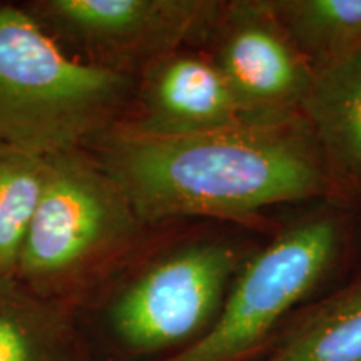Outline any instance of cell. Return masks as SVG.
Wrapping results in <instances>:
<instances>
[{
  "label": "cell",
  "mask_w": 361,
  "mask_h": 361,
  "mask_svg": "<svg viewBox=\"0 0 361 361\" xmlns=\"http://www.w3.org/2000/svg\"><path fill=\"white\" fill-rule=\"evenodd\" d=\"M87 149L152 228L211 221L271 234L279 209L329 200L322 151L303 116L174 137L114 128Z\"/></svg>",
  "instance_id": "6da1fadb"
},
{
  "label": "cell",
  "mask_w": 361,
  "mask_h": 361,
  "mask_svg": "<svg viewBox=\"0 0 361 361\" xmlns=\"http://www.w3.org/2000/svg\"><path fill=\"white\" fill-rule=\"evenodd\" d=\"M174 224L159 226L87 305L96 308L107 361H157L204 336L239 271L269 236L211 221Z\"/></svg>",
  "instance_id": "7a4b0ae2"
},
{
  "label": "cell",
  "mask_w": 361,
  "mask_h": 361,
  "mask_svg": "<svg viewBox=\"0 0 361 361\" xmlns=\"http://www.w3.org/2000/svg\"><path fill=\"white\" fill-rule=\"evenodd\" d=\"M157 228L139 218L92 151L61 152L47 157L45 188L16 278L47 300L80 310L129 264Z\"/></svg>",
  "instance_id": "3957f363"
},
{
  "label": "cell",
  "mask_w": 361,
  "mask_h": 361,
  "mask_svg": "<svg viewBox=\"0 0 361 361\" xmlns=\"http://www.w3.org/2000/svg\"><path fill=\"white\" fill-rule=\"evenodd\" d=\"M356 213L335 201L279 218L234 279L213 326L157 361H252L306 305L353 273Z\"/></svg>",
  "instance_id": "277c9868"
},
{
  "label": "cell",
  "mask_w": 361,
  "mask_h": 361,
  "mask_svg": "<svg viewBox=\"0 0 361 361\" xmlns=\"http://www.w3.org/2000/svg\"><path fill=\"white\" fill-rule=\"evenodd\" d=\"M134 87L67 52L24 7H0V144L45 159L87 147L123 121Z\"/></svg>",
  "instance_id": "5b68a950"
},
{
  "label": "cell",
  "mask_w": 361,
  "mask_h": 361,
  "mask_svg": "<svg viewBox=\"0 0 361 361\" xmlns=\"http://www.w3.org/2000/svg\"><path fill=\"white\" fill-rule=\"evenodd\" d=\"M221 0H32L35 22L79 61L135 75L183 47H200Z\"/></svg>",
  "instance_id": "8992f818"
},
{
  "label": "cell",
  "mask_w": 361,
  "mask_h": 361,
  "mask_svg": "<svg viewBox=\"0 0 361 361\" xmlns=\"http://www.w3.org/2000/svg\"><path fill=\"white\" fill-rule=\"evenodd\" d=\"M200 49L252 119L274 123L303 116L316 72L271 0H221Z\"/></svg>",
  "instance_id": "52a82bcc"
},
{
  "label": "cell",
  "mask_w": 361,
  "mask_h": 361,
  "mask_svg": "<svg viewBox=\"0 0 361 361\" xmlns=\"http://www.w3.org/2000/svg\"><path fill=\"white\" fill-rule=\"evenodd\" d=\"M261 123L247 114L228 80L200 47L166 54L135 75L134 96L117 129L174 137Z\"/></svg>",
  "instance_id": "ba28073f"
},
{
  "label": "cell",
  "mask_w": 361,
  "mask_h": 361,
  "mask_svg": "<svg viewBox=\"0 0 361 361\" xmlns=\"http://www.w3.org/2000/svg\"><path fill=\"white\" fill-rule=\"evenodd\" d=\"M303 117L329 180V201L361 213V51L316 75Z\"/></svg>",
  "instance_id": "9c48e42d"
},
{
  "label": "cell",
  "mask_w": 361,
  "mask_h": 361,
  "mask_svg": "<svg viewBox=\"0 0 361 361\" xmlns=\"http://www.w3.org/2000/svg\"><path fill=\"white\" fill-rule=\"evenodd\" d=\"M0 361H96L79 310L0 276Z\"/></svg>",
  "instance_id": "30bf717a"
},
{
  "label": "cell",
  "mask_w": 361,
  "mask_h": 361,
  "mask_svg": "<svg viewBox=\"0 0 361 361\" xmlns=\"http://www.w3.org/2000/svg\"><path fill=\"white\" fill-rule=\"evenodd\" d=\"M252 361H361V268L298 311Z\"/></svg>",
  "instance_id": "8fae6325"
},
{
  "label": "cell",
  "mask_w": 361,
  "mask_h": 361,
  "mask_svg": "<svg viewBox=\"0 0 361 361\" xmlns=\"http://www.w3.org/2000/svg\"><path fill=\"white\" fill-rule=\"evenodd\" d=\"M316 75L361 51V0H271Z\"/></svg>",
  "instance_id": "7c38bea8"
},
{
  "label": "cell",
  "mask_w": 361,
  "mask_h": 361,
  "mask_svg": "<svg viewBox=\"0 0 361 361\" xmlns=\"http://www.w3.org/2000/svg\"><path fill=\"white\" fill-rule=\"evenodd\" d=\"M45 179V157L0 144V276H16Z\"/></svg>",
  "instance_id": "4fadbf2b"
},
{
  "label": "cell",
  "mask_w": 361,
  "mask_h": 361,
  "mask_svg": "<svg viewBox=\"0 0 361 361\" xmlns=\"http://www.w3.org/2000/svg\"><path fill=\"white\" fill-rule=\"evenodd\" d=\"M361 268V213L356 214L355 246H353V271Z\"/></svg>",
  "instance_id": "5bb4252c"
}]
</instances>
